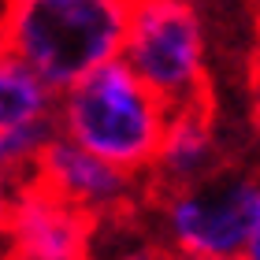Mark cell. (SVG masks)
Returning <instances> with one entry per match:
<instances>
[{"instance_id": "1", "label": "cell", "mask_w": 260, "mask_h": 260, "mask_svg": "<svg viewBox=\"0 0 260 260\" xmlns=\"http://www.w3.org/2000/svg\"><path fill=\"white\" fill-rule=\"evenodd\" d=\"M134 0H0V49L52 93L119 60Z\"/></svg>"}, {"instance_id": "2", "label": "cell", "mask_w": 260, "mask_h": 260, "mask_svg": "<svg viewBox=\"0 0 260 260\" xmlns=\"http://www.w3.org/2000/svg\"><path fill=\"white\" fill-rule=\"evenodd\" d=\"M149 238L175 260L242 256L260 219V164L231 156L182 186H149Z\"/></svg>"}, {"instance_id": "3", "label": "cell", "mask_w": 260, "mask_h": 260, "mask_svg": "<svg viewBox=\"0 0 260 260\" xmlns=\"http://www.w3.org/2000/svg\"><path fill=\"white\" fill-rule=\"evenodd\" d=\"M171 108L123 60H112L56 93L52 126L78 149L126 175L149 179Z\"/></svg>"}, {"instance_id": "4", "label": "cell", "mask_w": 260, "mask_h": 260, "mask_svg": "<svg viewBox=\"0 0 260 260\" xmlns=\"http://www.w3.org/2000/svg\"><path fill=\"white\" fill-rule=\"evenodd\" d=\"M119 60L168 108L212 101L208 22L197 0H134Z\"/></svg>"}, {"instance_id": "5", "label": "cell", "mask_w": 260, "mask_h": 260, "mask_svg": "<svg viewBox=\"0 0 260 260\" xmlns=\"http://www.w3.org/2000/svg\"><path fill=\"white\" fill-rule=\"evenodd\" d=\"M26 179L56 193L63 205L78 208L82 216H89L97 227L134 219L149 193L145 179L112 168V164H104L101 156L78 149L75 141H67L60 134H52L49 145L38 152Z\"/></svg>"}, {"instance_id": "6", "label": "cell", "mask_w": 260, "mask_h": 260, "mask_svg": "<svg viewBox=\"0 0 260 260\" xmlns=\"http://www.w3.org/2000/svg\"><path fill=\"white\" fill-rule=\"evenodd\" d=\"M97 223L22 179L0 231V260H93Z\"/></svg>"}, {"instance_id": "7", "label": "cell", "mask_w": 260, "mask_h": 260, "mask_svg": "<svg viewBox=\"0 0 260 260\" xmlns=\"http://www.w3.org/2000/svg\"><path fill=\"white\" fill-rule=\"evenodd\" d=\"M234 152L223 141L219 130V115L212 101H197V104H182L171 108L168 126H164L156 160L149 171V186H182L193 182L201 175L216 171L219 164H227Z\"/></svg>"}, {"instance_id": "8", "label": "cell", "mask_w": 260, "mask_h": 260, "mask_svg": "<svg viewBox=\"0 0 260 260\" xmlns=\"http://www.w3.org/2000/svg\"><path fill=\"white\" fill-rule=\"evenodd\" d=\"M52 108H56V93L0 49V134L52 123Z\"/></svg>"}, {"instance_id": "9", "label": "cell", "mask_w": 260, "mask_h": 260, "mask_svg": "<svg viewBox=\"0 0 260 260\" xmlns=\"http://www.w3.org/2000/svg\"><path fill=\"white\" fill-rule=\"evenodd\" d=\"M245 126L260 152V63H249V75H245Z\"/></svg>"}, {"instance_id": "10", "label": "cell", "mask_w": 260, "mask_h": 260, "mask_svg": "<svg viewBox=\"0 0 260 260\" xmlns=\"http://www.w3.org/2000/svg\"><path fill=\"white\" fill-rule=\"evenodd\" d=\"M112 260H175L168 249H160L152 238H138V242H130L126 249H119Z\"/></svg>"}, {"instance_id": "11", "label": "cell", "mask_w": 260, "mask_h": 260, "mask_svg": "<svg viewBox=\"0 0 260 260\" xmlns=\"http://www.w3.org/2000/svg\"><path fill=\"white\" fill-rule=\"evenodd\" d=\"M19 182H22V179H15V175H8V171H0V231H4V223H8V212H11V201H15Z\"/></svg>"}, {"instance_id": "12", "label": "cell", "mask_w": 260, "mask_h": 260, "mask_svg": "<svg viewBox=\"0 0 260 260\" xmlns=\"http://www.w3.org/2000/svg\"><path fill=\"white\" fill-rule=\"evenodd\" d=\"M242 260H260V219H256V227H253V234H249V242H245Z\"/></svg>"}, {"instance_id": "13", "label": "cell", "mask_w": 260, "mask_h": 260, "mask_svg": "<svg viewBox=\"0 0 260 260\" xmlns=\"http://www.w3.org/2000/svg\"><path fill=\"white\" fill-rule=\"evenodd\" d=\"M253 63H260V19H256V56H253Z\"/></svg>"}, {"instance_id": "14", "label": "cell", "mask_w": 260, "mask_h": 260, "mask_svg": "<svg viewBox=\"0 0 260 260\" xmlns=\"http://www.w3.org/2000/svg\"><path fill=\"white\" fill-rule=\"evenodd\" d=\"M219 260H242V256H219Z\"/></svg>"}]
</instances>
